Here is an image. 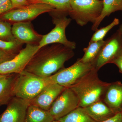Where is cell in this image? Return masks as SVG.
<instances>
[{
	"instance_id": "22",
	"label": "cell",
	"mask_w": 122,
	"mask_h": 122,
	"mask_svg": "<svg viewBox=\"0 0 122 122\" xmlns=\"http://www.w3.org/2000/svg\"><path fill=\"white\" fill-rule=\"evenodd\" d=\"M119 22V20L118 18H115L113 21L108 25L105 27H102L99 29L97 30L93 34L89 42H93L103 40V38L107 33L115 26L118 25Z\"/></svg>"
},
{
	"instance_id": "26",
	"label": "cell",
	"mask_w": 122,
	"mask_h": 122,
	"mask_svg": "<svg viewBox=\"0 0 122 122\" xmlns=\"http://www.w3.org/2000/svg\"><path fill=\"white\" fill-rule=\"evenodd\" d=\"M17 54L0 49V64L13 59Z\"/></svg>"
},
{
	"instance_id": "27",
	"label": "cell",
	"mask_w": 122,
	"mask_h": 122,
	"mask_svg": "<svg viewBox=\"0 0 122 122\" xmlns=\"http://www.w3.org/2000/svg\"><path fill=\"white\" fill-rule=\"evenodd\" d=\"M13 9L17 8L28 4L27 0H10Z\"/></svg>"
},
{
	"instance_id": "1",
	"label": "cell",
	"mask_w": 122,
	"mask_h": 122,
	"mask_svg": "<svg viewBox=\"0 0 122 122\" xmlns=\"http://www.w3.org/2000/svg\"><path fill=\"white\" fill-rule=\"evenodd\" d=\"M73 50L59 44L39 49L25 70L42 77H47L64 68L66 62L74 56Z\"/></svg>"
},
{
	"instance_id": "14",
	"label": "cell",
	"mask_w": 122,
	"mask_h": 122,
	"mask_svg": "<svg viewBox=\"0 0 122 122\" xmlns=\"http://www.w3.org/2000/svg\"><path fill=\"white\" fill-rule=\"evenodd\" d=\"M102 101L116 113L121 112L122 107V83L119 81L110 83Z\"/></svg>"
},
{
	"instance_id": "13",
	"label": "cell",
	"mask_w": 122,
	"mask_h": 122,
	"mask_svg": "<svg viewBox=\"0 0 122 122\" xmlns=\"http://www.w3.org/2000/svg\"><path fill=\"white\" fill-rule=\"evenodd\" d=\"M12 32L15 39L22 44H36L42 37L34 30L30 21L14 23Z\"/></svg>"
},
{
	"instance_id": "24",
	"label": "cell",
	"mask_w": 122,
	"mask_h": 122,
	"mask_svg": "<svg viewBox=\"0 0 122 122\" xmlns=\"http://www.w3.org/2000/svg\"><path fill=\"white\" fill-rule=\"evenodd\" d=\"M22 44L16 40L13 41H5L0 39V49L9 52L17 54Z\"/></svg>"
},
{
	"instance_id": "12",
	"label": "cell",
	"mask_w": 122,
	"mask_h": 122,
	"mask_svg": "<svg viewBox=\"0 0 122 122\" xmlns=\"http://www.w3.org/2000/svg\"><path fill=\"white\" fill-rule=\"evenodd\" d=\"M65 88L56 83H50L30 101V105L49 111L53 103Z\"/></svg>"
},
{
	"instance_id": "34",
	"label": "cell",
	"mask_w": 122,
	"mask_h": 122,
	"mask_svg": "<svg viewBox=\"0 0 122 122\" xmlns=\"http://www.w3.org/2000/svg\"><path fill=\"white\" fill-rule=\"evenodd\" d=\"M121 113H122V110H121Z\"/></svg>"
},
{
	"instance_id": "29",
	"label": "cell",
	"mask_w": 122,
	"mask_h": 122,
	"mask_svg": "<svg viewBox=\"0 0 122 122\" xmlns=\"http://www.w3.org/2000/svg\"><path fill=\"white\" fill-rule=\"evenodd\" d=\"M102 122H122V115L121 112H119L113 117Z\"/></svg>"
},
{
	"instance_id": "7",
	"label": "cell",
	"mask_w": 122,
	"mask_h": 122,
	"mask_svg": "<svg viewBox=\"0 0 122 122\" xmlns=\"http://www.w3.org/2000/svg\"><path fill=\"white\" fill-rule=\"evenodd\" d=\"M55 10L54 7L50 5L36 2L13 9L1 15L0 18L14 23L27 22L35 19L42 14Z\"/></svg>"
},
{
	"instance_id": "16",
	"label": "cell",
	"mask_w": 122,
	"mask_h": 122,
	"mask_svg": "<svg viewBox=\"0 0 122 122\" xmlns=\"http://www.w3.org/2000/svg\"><path fill=\"white\" fill-rule=\"evenodd\" d=\"M103 9L100 16L93 24L92 30L96 31L106 17L116 11H122V0H102Z\"/></svg>"
},
{
	"instance_id": "10",
	"label": "cell",
	"mask_w": 122,
	"mask_h": 122,
	"mask_svg": "<svg viewBox=\"0 0 122 122\" xmlns=\"http://www.w3.org/2000/svg\"><path fill=\"white\" fill-rule=\"evenodd\" d=\"M77 96L70 87L65 89L53 103L49 110L55 120H58L79 107Z\"/></svg>"
},
{
	"instance_id": "9",
	"label": "cell",
	"mask_w": 122,
	"mask_h": 122,
	"mask_svg": "<svg viewBox=\"0 0 122 122\" xmlns=\"http://www.w3.org/2000/svg\"><path fill=\"white\" fill-rule=\"evenodd\" d=\"M39 49L38 44H26L13 59L0 64V74H17L24 71Z\"/></svg>"
},
{
	"instance_id": "3",
	"label": "cell",
	"mask_w": 122,
	"mask_h": 122,
	"mask_svg": "<svg viewBox=\"0 0 122 122\" xmlns=\"http://www.w3.org/2000/svg\"><path fill=\"white\" fill-rule=\"evenodd\" d=\"M50 83L49 77H42L24 70L16 75L13 94L14 97L30 101Z\"/></svg>"
},
{
	"instance_id": "25",
	"label": "cell",
	"mask_w": 122,
	"mask_h": 122,
	"mask_svg": "<svg viewBox=\"0 0 122 122\" xmlns=\"http://www.w3.org/2000/svg\"><path fill=\"white\" fill-rule=\"evenodd\" d=\"M13 9L10 0H0V16Z\"/></svg>"
},
{
	"instance_id": "28",
	"label": "cell",
	"mask_w": 122,
	"mask_h": 122,
	"mask_svg": "<svg viewBox=\"0 0 122 122\" xmlns=\"http://www.w3.org/2000/svg\"><path fill=\"white\" fill-rule=\"evenodd\" d=\"M111 63L117 66L119 69V72L122 74V54L114 59Z\"/></svg>"
},
{
	"instance_id": "17",
	"label": "cell",
	"mask_w": 122,
	"mask_h": 122,
	"mask_svg": "<svg viewBox=\"0 0 122 122\" xmlns=\"http://www.w3.org/2000/svg\"><path fill=\"white\" fill-rule=\"evenodd\" d=\"M54 120L49 111L30 105L27 110L25 122H51Z\"/></svg>"
},
{
	"instance_id": "30",
	"label": "cell",
	"mask_w": 122,
	"mask_h": 122,
	"mask_svg": "<svg viewBox=\"0 0 122 122\" xmlns=\"http://www.w3.org/2000/svg\"><path fill=\"white\" fill-rule=\"evenodd\" d=\"M37 0H27L29 4H31V3H35Z\"/></svg>"
},
{
	"instance_id": "31",
	"label": "cell",
	"mask_w": 122,
	"mask_h": 122,
	"mask_svg": "<svg viewBox=\"0 0 122 122\" xmlns=\"http://www.w3.org/2000/svg\"><path fill=\"white\" fill-rule=\"evenodd\" d=\"M8 75L9 74L3 75L0 74V79L3 78L4 77H5V76H7V75Z\"/></svg>"
},
{
	"instance_id": "4",
	"label": "cell",
	"mask_w": 122,
	"mask_h": 122,
	"mask_svg": "<svg viewBox=\"0 0 122 122\" xmlns=\"http://www.w3.org/2000/svg\"><path fill=\"white\" fill-rule=\"evenodd\" d=\"M55 26L50 32L42 35L38 44L39 49L50 44H59L74 50L76 47L74 42L69 41L66 34V30L72 19L68 18L66 13L54 10L51 12Z\"/></svg>"
},
{
	"instance_id": "20",
	"label": "cell",
	"mask_w": 122,
	"mask_h": 122,
	"mask_svg": "<svg viewBox=\"0 0 122 122\" xmlns=\"http://www.w3.org/2000/svg\"><path fill=\"white\" fill-rule=\"evenodd\" d=\"M58 120L60 122H96L81 107H78Z\"/></svg>"
},
{
	"instance_id": "6",
	"label": "cell",
	"mask_w": 122,
	"mask_h": 122,
	"mask_svg": "<svg viewBox=\"0 0 122 122\" xmlns=\"http://www.w3.org/2000/svg\"><path fill=\"white\" fill-rule=\"evenodd\" d=\"M94 68L91 63H83L79 59L71 66L61 69L49 78L51 83L70 87Z\"/></svg>"
},
{
	"instance_id": "18",
	"label": "cell",
	"mask_w": 122,
	"mask_h": 122,
	"mask_svg": "<svg viewBox=\"0 0 122 122\" xmlns=\"http://www.w3.org/2000/svg\"><path fill=\"white\" fill-rule=\"evenodd\" d=\"M15 74H9L0 79V106L8 103L14 97L12 86Z\"/></svg>"
},
{
	"instance_id": "23",
	"label": "cell",
	"mask_w": 122,
	"mask_h": 122,
	"mask_svg": "<svg viewBox=\"0 0 122 122\" xmlns=\"http://www.w3.org/2000/svg\"><path fill=\"white\" fill-rule=\"evenodd\" d=\"M0 39L5 41L16 40L12 32L11 24L0 18Z\"/></svg>"
},
{
	"instance_id": "19",
	"label": "cell",
	"mask_w": 122,
	"mask_h": 122,
	"mask_svg": "<svg viewBox=\"0 0 122 122\" xmlns=\"http://www.w3.org/2000/svg\"><path fill=\"white\" fill-rule=\"evenodd\" d=\"M105 42L104 40L89 42L88 46L83 49L84 55L81 58H79L80 61L83 63H91L92 65Z\"/></svg>"
},
{
	"instance_id": "21",
	"label": "cell",
	"mask_w": 122,
	"mask_h": 122,
	"mask_svg": "<svg viewBox=\"0 0 122 122\" xmlns=\"http://www.w3.org/2000/svg\"><path fill=\"white\" fill-rule=\"evenodd\" d=\"M71 0H37L36 2L44 3L54 7L55 11L69 15L71 11Z\"/></svg>"
},
{
	"instance_id": "5",
	"label": "cell",
	"mask_w": 122,
	"mask_h": 122,
	"mask_svg": "<svg viewBox=\"0 0 122 122\" xmlns=\"http://www.w3.org/2000/svg\"><path fill=\"white\" fill-rule=\"evenodd\" d=\"M71 12L69 14L79 25L93 24L100 16L103 9L101 0H71Z\"/></svg>"
},
{
	"instance_id": "33",
	"label": "cell",
	"mask_w": 122,
	"mask_h": 122,
	"mask_svg": "<svg viewBox=\"0 0 122 122\" xmlns=\"http://www.w3.org/2000/svg\"><path fill=\"white\" fill-rule=\"evenodd\" d=\"M59 122V121H58V120H54L53 121H52V122Z\"/></svg>"
},
{
	"instance_id": "2",
	"label": "cell",
	"mask_w": 122,
	"mask_h": 122,
	"mask_svg": "<svg viewBox=\"0 0 122 122\" xmlns=\"http://www.w3.org/2000/svg\"><path fill=\"white\" fill-rule=\"evenodd\" d=\"M98 71L94 68L70 87L77 96L79 107L84 108L98 101L102 100L110 83L99 79Z\"/></svg>"
},
{
	"instance_id": "8",
	"label": "cell",
	"mask_w": 122,
	"mask_h": 122,
	"mask_svg": "<svg viewBox=\"0 0 122 122\" xmlns=\"http://www.w3.org/2000/svg\"><path fill=\"white\" fill-rule=\"evenodd\" d=\"M122 54V33L118 30L105 41L99 54L92 63V66L99 70L106 64L111 63Z\"/></svg>"
},
{
	"instance_id": "32",
	"label": "cell",
	"mask_w": 122,
	"mask_h": 122,
	"mask_svg": "<svg viewBox=\"0 0 122 122\" xmlns=\"http://www.w3.org/2000/svg\"><path fill=\"white\" fill-rule=\"evenodd\" d=\"M118 30L122 33V24L120 25L119 29H118Z\"/></svg>"
},
{
	"instance_id": "15",
	"label": "cell",
	"mask_w": 122,
	"mask_h": 122,
	"mask_svg": "<svg viewBox=\"0 0 122 122\" xmlns=\"http://www.w3.org/2000/svg\"><path fill=\"white\" fill-rule=\"evenodd\" d=\"M83 108L90 117L96 122H102L117 113L102 100L98 101Z\"/></svg>"
},
{
	"instance_id": "11",
	"label": "cell",
	"mask_w": 122,
	"mask_h": 122,
	"mask_svg": "<svg viewBox=\"0 0 122 122\" xmlns=\"http://www.w3.org/2000/svg\"><path fill=\"white\" fill-rule=\"evenodd\" d=\"M0 116V122H25L30 101L13 97Z\"/></svg>"
}]
</instances>
